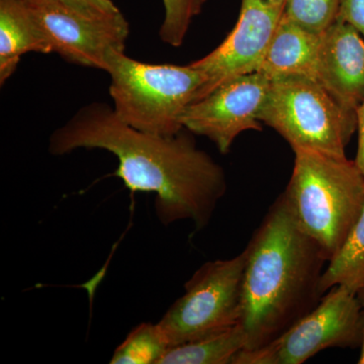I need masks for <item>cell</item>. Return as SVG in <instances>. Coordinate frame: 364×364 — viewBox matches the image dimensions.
Returning <instances> with one entry per match:
<instances>
[{
	"instance_id": "6da1fadb",
	"label": "cell",
	"mask_w": 364,
	"mask_h": 364,
	"mask_svg": "<svg viewBox=\"0 0 364 364\" xmlns=\"http://www.w3.org/2000/svg\"><path fill=\"white\" fill-rule=\"evenodd\" d=\"M186 131L174 136L145 133L123 123L109 105L92 102L53 132L49 151L55 156L78 149L111 152L119 161L114 176L129 191L156 195L160 223L168 226L188 220L200 231L226 193V173Z\"/></svg>"
},
{
	"instance_id": "7a4b0ae2",
	"label": "cell",
	"mask_w": 364,
	"mask_h": 364,
	"mask_svg": "<svg viewBox=\"0 0 364 364\" xmlns=\"http://www.w3.org/2000/svg\"><path fill=\"white\" fill-rule=\"evenodd\" d=\"M240 325L243 350L267 346L320 303L326 263L322 248L299 228L280 193L248 245Z\"/></svg>"
},
{
	"instance_id": "3957f363",
	"label": "cell",
	"mask_w": 364,
	"mask_h": 364,
	"mask_svg": "<svg viewBox=\"0 0 364 364\" xmlns=\"http://www.w3.org/2000/svg\"><path fill=\"white\" fill-rule=\"evenodd\" d=\"M293 174L284 191L299 228L331 259L364 208V176L354 160L294 150Z\"/></svg>"
},
{
	"instance_id": "277c9868",
	"label": "cell",
	"mask_w": 364,
	"mask_h": 364,
	"mask_svg": "<svg viewBox=\"0 0 364 364\" xmlns=\"http://www.w3.org/2000/svg\"><path fill=\"white\" fill-rule=\"evenodd\" d=\"M111 77L114 112L123 123L145 133L174 136L183 130L181 117L205 85L202 72L189 64H149L107 55L105 70Z\"/></svg>"
},
{
	"instance_id": "5b68a950",
	"label": "cell",
	"mask_w": 364,
	"mask_h": 364,
	"mask_svg": "<svg viewBox=\"0 0 364 364\" xmlns=\"http://www.w3.org/2000/svg\"><path fill=\"white\" fill-rule=\"evenodd\" d=\"M261 123L279 134L293 150H313L343 157L358 130L347 114L316 79L289 76L270 82L259 114Z\"/></svg>"
},
{
	"instance_id": "8992f818",
	"label": "cell",
	"mask_w": 364,
	"mask_h": 364,
	"mask_svg": "<svg viewBox=\"0 0 364 364\" xmlns=\"http://www.w3.org/2000/svg\"><path fill=\"white\" fill-rule=\"evenodd\" d=\"M247 251L208 261L184 284L186 293L158 322L169 346L188 343L240 324Z\"/></svg>"
},
{
	"instance_id": "52a82bcc",
	"label": "cell",
	"mask_w": 364,
	"mask_h": 364,
	"mask_svg": "<svg viewBox=\"0 0 364 364\" xmlns=\"http://www.w3.org/2000/svg\"><path fill=\"white\" fill-rule=\"evenodd\" d=\"M363 312L358 294L346 287H332L294 327L267 346L239 352L233 364H301L327 348H356Z\"/></svg>"
},
{
	"instance_id": "ba28073f",
	"label": "cell",
	"mask_w": 364,
	"mask_h": 364,
	"mask_svg": "<svg viewBox=\"0 0 364 364\" xmlns=\"http://www.w3.org/2000/svg\"><path fill=\"white\" fill-rule=\"evenodd\" d=\"M52 53L77 65L105 70L107 55L124 51L130 33L122 13L88 18L56 0H26Z\"/></svg>"
},
{
	"instance_id": "9c48e42d",
	"label": "cell",
	"mask_w": 364,
	"mask_h": 364,
	"mask_svg": "<svg viewBox=\"0 0 364 364\" xmlns=\"http://www.w3.org/2000/svg\"><path fill=\"white\" fill-rule=\"evenodd\" d=\"M270 82L260 72L227 81L186 107L181 117L182 127L207 136L222 154H227L244 132L262 131L259 114Z\"/></svg>"
},
{
	"instance_id": "30bf717a",
	"label": "cell",
	"mask_w": 364,
	"mask_h": 364,
	"mask_svg": "<svg viewBox=\"0 0 364 364\" xmlns=\"http://www.w3.org/2000/svg\"><path fill=\"white\" fill-rule=\"evenodd\" d=\"M286 6L268 0H241L238 21L224 42L191 63L205 77L193 102L227 81L260 71Z\"/></svg>"
},
{
	"instance_id": "8fae6325",
	"label": "cell",
	"mask_w": 364,
	"mask_h": 364,
	"mask_svg": "<svg viewBox=\"0 0 364 364\" xmlns=\"http://www.w3.org/2000/svg\"><path fill=\"white\" fill-rule=\"evenodd\" d=\"M315 79L347 114L358 117L364 102V38L356 28L335 21L322 33Z\"/></svg>"
},
{
	"instance_id": "7c38bea8",
	"label": "cell",
	"mask_w": 364,
	"mask_h": 364,
	"mask_svg": "<svg viewBox=\"0 0 364 364\" xmlns=\"http://www.w3.org/2000/svg\"><path fill=\"white\" fill-rule=\"evenodd\" d=\"M322 33L313 32L284 14L265 55L260 73L270 80L306 76L315 79Z\"/></svg>"
},
{
	"instance_id": "4fadbf2b",
	"label": "cell",
	"mask_w": 364,
	"mask_h": 364,
	"mask_svg": "<svg viewBox=\"0 0 364 364\" xmlns=\"http://www.w3.org/2000/svg\"><path fill=\"white\" fill-rule=\"evenodd\" d=\"M49 54L50 46L26 0H0V83L18 68L26 53Z\"/></svg>"
},
{
	"instance_id": "5bb4252c",
	"label": "cell",
	"mask_w": 364,
	"mask_h": 364,
	"mask_svg": "<svg viewBox=\"0 0 364 364\" xmlns=\"http://www.w3.org/2000/svg\"><path fill=\"white\" fill-rule=\"evenodd\" d=\"M246 337L240 324L170 347L158 364H233L245 348Z\"/></svg>"
},
{
	"instance_id": "9a60e30c",
	"label": "cell",
	"mask_w": 364,
	"mask_h": 364,
	"mask_svg": "<svg viewBox=\"0 0 364 364\" xmlns=\"http://www.w3.org/2000/svg\"><path fill=\"white\" fill-rule=\"evenodd\" d=\"M336 286L358 294L364 286V208L343 245L328 262L320 282L323 296Z\"/></svg>"
},
{
	"instance_id": "2e32d148",
	"label": "cell",
	"mask_w": 364,
	"mask_h": 364,
	"mask_svg": "<svg viewBox=\"0 0 364 364\" xmlns=\"http://www.w3.org/2000/svg\"><path fill=\"white\" fill-rule=\"evenodd\" d=\"M170 348L160 326L142 323L134 328L112 354V364H158Z\"/></svg>"
},
{
	"instance_id": "e0dca14e",
	"label": "cell",
	"mask_w": 364,
	"mask_h": 364,
	"mask_svg": "<svg viewBox=\"0 0 364 364\" xmlns=\"http://www.w3.org/2000/svg\"><path fill=\"white\" fill-rule=\"evenodd\" d=\"M207 0H163L164 20L159 37L165 44L181 47L193 18L202 13Z\"/></svg>"
},
{
	"instance_id": "ac0fdd59",
	"label": "cell",
	"mask_w": 364,
	"mask_h": 364,
	"mask_svg": "<svg viewBox=\"0 0 364 364\" xmlns=\"http://www.w3.org/2000/svg\"><path fill=\"white\" fill-rule=\"evenodd\" d=\"M340 0H287L284 14L299 26L324 33L335 23Z\"/></svg>"
},
{
	"instance_id": "d6986e66",
	"label": "cell",
	"mask_w": 364,
	"mask_h": 364,
	"mask_svg": "<svg viewBox=\"0 0 364 364\" xmlns=\"http://www.w3.org/2000/svg\"><path fill=\"white\" fill-rule=\"evenodd\" d=\"M71 11L88 18H105L121 13L112 0H56Z\"/></svg>"
},
{
	"instance_id": "ffe728a7",
	"label": "cell",
	"mask_w": 364,
	"mask_h": 364,
	"mask_svg": "<svg viewBox=\"0 0 364 364\" xmlns=\"http://www.w3.org/2000/svg\"><path fill=\"white\" fill-rule=\"evenodd\" d=\"M336 21L353 26L364 38V0H340Z\"/></svg>"
},
{
	"instance_id": "44dd1931",
	"label": "cell",
	"mask_w": 364,
	"mask_h": 364,
	"mask_svg": "<svg viewBox=\"0 0 364 364\" xmlns=\"http://www.w3.org/2000/svg\"><path fill=\"white\" fill-rule=\"evenodd\" d=\"M358 148L354 161L364 176V102L358 109Z\"/></svg>"
},
{
	"instance_id": "7402d4cb",
	"label": "cell",
	"mask_w": 364,
	"mask_h": 364,
	"mask_svg": "<svg viewBox=\"0 0 364 364\" xmlns=\"http://www.w3.org/2000/svg\"><path fill=\"white\" fill-rule=\"evenodd\" d=\"M360 355H359L358 363L364 364V312H363V328H361V339H360Z\"/></svg>"
},
{
	"instance_id": "603a6c76",
	"label": "cell",
	"mask_w": 364,
	"mask_h": 364,
	"mask_svg": "<svg viewBox=\"0 0 364 364\" xmlns=\"http://www.w3.org/2000/svg\"><path fill=\"white\" fill-rule=\"evenodd\" d=\"M358 298L359 299V301H360L361 306H363L364 310V286L361 287L360 289H359V291L358 293Z\"/></svg>"
},
{
	"instance_id": "cb8c5ba5",
	"label": "cell",
	"mask_w": 364,
	"mask_h": 364,
	"mask_svg": "<svg viewBox=\"0 0 364 364\" xmlns=\"http://www.w3.org/2000/svg\"><path fill=\"white\" fill-rule=\"evenodd\" d=\"M268 1L274 4H287V0H268Z\"/></svg>"
}]
</instances>
